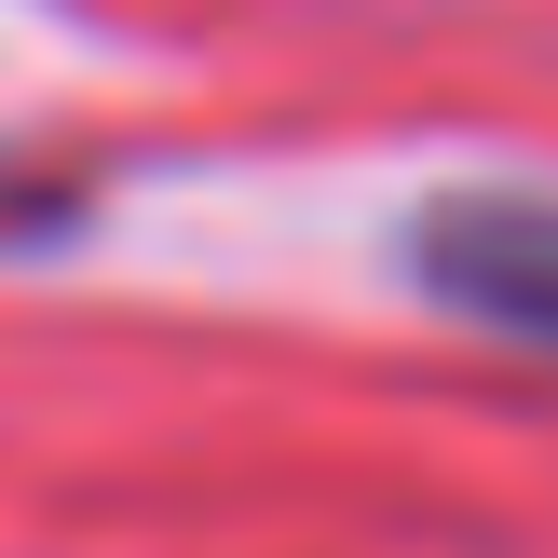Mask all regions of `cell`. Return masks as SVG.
<instances>
[{"mask_svg": "<svg viewBox=\"0 0 558 558\" xmlns=\"http://www.w3.org/2000/svg\"><path fill=\"white\" fill-rule=\"evenodd\" d=\"M409 287L518 354H558V191H518V178L436 191L409 218Z\"/></svg>", "mask_w": 558, "mask_h": 558, "instance_id": "obj_1", "label": "cell"}, {"mask_svg": "<svg viewBox=\"0 0 558 558\" xmlns=\"http://www.w3.org/2000/svg\"><path fill=\"white\" fill-rule=\"evenodd\" d=\"M82 191H54V178H27V163H0V245H27V232H54Z\"/></svg>", "mask_w": 558, "mask_h": 558, "instance_id": "obj_2", "label": "cell"}]
</instances>
